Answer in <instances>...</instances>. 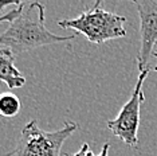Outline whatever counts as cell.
I'll list each match as a JSON object with an SVG mask.
<instances>
[{"mask_svg": "<svg viewBox=\"0 0 157 156\" xmlns=\"http://www.w3.org/2000/svg\"><path fill=\"white\" fill-rule=\"evenodd\" d=\"M77 35L75 33L69 37H59L48 31L44 24V6L34 2L17 19L10 23L4 33L0 34V47L8 49L16 58L38 47L73 41Z\"/></svg>", "mask_w": 157, "mask_h": 156, "instance_id": "6da1fadb", "label": "cell"}, {"mask_svg": "<svg viewBox=\"0 0 157 156\" xmlns=\"http://www.w3.org/2000/svg\"><path fill=\"white\" fill-rule=\"evenodd\" d=\"M102 2H97L90 10H86L74 19L58 20L60 28L74 30L82 34L90 43L102 45L112 39H118L126 35L124 16L109 12L101 8Z\"/></svg>", "mask_w": 157, "mask_h": 156, "instance_id": "7a4b0ae2", "label": "cell"}, {"mask_svg": "<svg viewBox=\"0 0 157 156\" xmlns=\"http://www.w3.org/2000/svg\"><path fill=\"white\" fill-rule=\"evenodd\" d=\"M75 123L66 121L54 132H46L33 120L24 125L15 150L6 156H69L62 151L63 143L77 131Z\"/></svg>", "mask_w": 157, "mask_h": 156, "instance_id": "3957f363", "label": "cell"}, {"mask_svg": "<svg viewBox=\"0 0 157 156\" xmlns=\"http://www.w3.org/2000/svg\"><path fill=\"white\" fill-rule=\"evenodd\" d=\"M149 72L152 70H145V72L140 73L130 98L125 102V105L121 108L116 119L106 121V127L110 129V132L132 148H137L138 145L137 133L138 127H140V109L141 104L145 101L142 85H144V81L148 77Z\"/></svg>", "mask_w": 157, "mask_h": 156, "instance_id": "277c9868", "label": "cell"}, {"mask_svg": "<svg viewBox=\"0 0 157 156\" xmlns=\"http://www.w3.org/2000/svg\"><path fill=\"white\" fill-rule=\"evenodd\" d=\"M133 4L140 16V49L137 54V66L140 73L151 70L149 61L157 43V2L134 0Z\"/></svg>", "mask_w": 157, "mask_h": 156, "instance_id": "5b68a950", "label": "cell"}, {"mask_svg": "<svg viewBox=\"0 0 157 156\" xmlns=\"http://www.w3.org/2000/svg\"><path fill=\"white\" fill-rule=\"evenodd\" d=\"M0 82L10 89H17L26 85V78L15 66V57L8 49L0 47Z\"/></svg>", "mask_w": 157, "mask_h": 156, "instance_id": "8992f818", "label": "cell"}, {"mask_svg": "<svg viewBox=\"0 0 157 156\" xmlns=\"http://www.w3.org/2000/svg\"><path fill=\"white\" fill-rule=\"evenodd\" d=\"M20 108H22V102L17 96L11 92L0 94V116L6 119H12L20 112Z\"/></svg>", "mask_w": 157, "mask_h": 156, "instance_id": "52a82bcc", "label": "cell"}, {"mask_svg": "<svg viewBox=\"0 0 157 156\" xmlns=\"http://www.w3.org/2000/svg\"><path fill=\"white\" fill-rule=\"evenodd\" d=\"M23 11H24V3H20V4L17 6L16 8H13V10H11L10 12H7V14H4V15L0 16V23H3V22H10V23H12L13 20L17 19V18L22 15Z\"/></svg>", "mask_w": 157, "mask_h": 156, "instance_id": "ba28073f", "label": "cell"}, {"mask_svg": "<svg viewBox=\"0 0 157 156\" xmlns=\"http://www.w3.org/2000/svg\"><path fill=\"white\" fill-rule=\"evenodd\" d=\"M90 147H89V144H82V147L79 148V151L75 152V154H73V155H69V156H90Z\"/></svg>", "mask_w": 157, "mask_h": 156, "instance_id": "9c48e42d", "label": "cell"}, {"mask_svg": "<svg viewBox=\"0 0 157 156\" xmlns=\"http://www.w3.org/2000/svg\"><path fill=\"white\" fill-rule=\"evenodd\" d=\"M20 2H0V11L6 8V7H10V6H19Z\"/></svg>", "mask_w": 157, "mask_h": 156, "instance_id": "30bf717a", "label": "cell"}, {"mask_svg": "<svg viewBox=\"0 0 157 156\" xmlns=\"http://www.w3.org/2000/svg\"><path fill=\"white\" fill-rule=\"evenodd\" d=\"M109 148H110V145H109L108 143H106V144H103L101 154L97 155V156H109ZM90 156H94V154H93V152H90Z\"/></svg>", "mask_w": 157, "mask_h": 156, "instance_id": "8fae6325", "label": "cell"}, {"mask_svg": "<svg viewBox=\"0 0 157 156\" xmlns=\"http://www.w3.org/2000/svg\"><path fill=\"white\" fill-rule=\"evenodd\" d=\"M152 57H155V59H156V65L152 67V72H157V43H156V46H155V49H153V55Z\"/></svg>", "mask_w": 157, "mask_h": 156, "instance_id": "7c38bea8", "label": "cell"}]
</instances>
